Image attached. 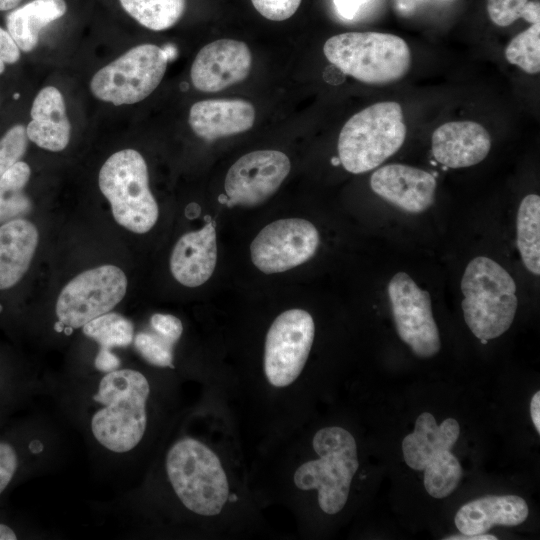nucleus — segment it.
<instances>
[{
  "label": "nucleus",
  "mask_w": 540,
  "mask_h": 540,
  "mask_svg": "<svg viewBox=\"0 0 540 540\" xmlns=\"http://www.w3.org/2000/svg\"><path fill=\"white\" fill-rule=\"evenodd\" d=\"M94 366L98 371L107 373L120 368L121 360L112 350L99 348L94 359Z\"/></svg>",
  "instance_id": "nucleus-36"
},
{
  "label": "nucleus",
  "mask_w": 540,
  "mask_h": 540,
  "mask_svg": "<svg viewBox=\"0 0 540 540\" xmlns=\"http://www.w3.org/2000/svg\"><path fill=\"white\" fill-rule=\"evenodd\" d=\"M254 121V106L242 99L203 100L194 103L189 112L193 132L207 141L245 132Z\"/></svg>",
  "instance_id": "nucleus-19"
},
{
  "label": "nucleus",
  "mask_w": 540,
  "mask_h": 540,
  "mask_svg": "<svg viewBox=\"0 0 540 540\" xmlns=\"http://www.w3.org/2000/svg\"><path fill=\"white\" fill-rule=\"evenodd\" d=\"M19 96H20V95H19L18 93L14 94V99H18Z\"/></svg>",
  "instance_id": "nucleus-43"
},
{
  "label": "nucleus",
  "mask_w": 540,
  "mask_h": 540,
  "mask_svg": "<svg viewBox=\"0 0 540 540\" xmlns=\"http://www.w3.org/2000/svg\"><path fill=\"white\" fill-rule=\"evenodd\" d=\"M85 336L98 343L100 348L112 350L127 347L134 339L132 322L119 313L108 312L82 327Z\"/></svg>",
  "instance_id": "nucleus-27"
},
{
  "label": "nucleus",
  "mask_w": 540,
  "mask_h": 540,
  "mask_svg": "<svg viewBox=\"0 0 540 540\" xmlns=\"http://www.w3.org/2000/svg\"><path fill=\"white\" fill-rule=\"evenodd\" d=\"M167 62L165 49L154 44L135 46L94 74L91 92L116 106L140 102L158 87Z\"/></svg>",
  "instance_id": "nucleus-9"
},
{
  "label": "nucleus",
  "mask_w": 540,
  "mask_h": 540,
  "mask_svg": "<svg viewBox=\"0 0 540 540\" xmlns=\"http://www.w3.org/2000/svg\"><path fill=\"white\" fill-rule=\"evenodd\" d=\"M388 296L399 338L420 358L436 355L441 341L429 292L407 273L398 272L388 284Z\"/></svg>",
  "instance_id": "nucleus-12"
},
{
  "label": "nucleus",
  "mask_w": 540,
  "mask_h": 540,
  "mask_svg": "<svg viewBox=\"0 0 540 540\" xmlns=\"http://www.w3.org/2000/svg\"><path fill=\"white\" fill-rule=\"evenodd\" d=\"M319 233L309 221L289 218L266 225L250 246L253 264L265 274L280 273L303 264L315 254Z\"/></svg>",
  "instance_id": "nucleus-13"
},
{
  "label": "nucleus",
  "mask_w": 540,
  "mask_h": 540,
  "mask_svg": "<svg viewBox=\"0 0 540 540\" xmlns=\"http://www.w3.org/2000/svg\"><path fill=\"white\" fill-rule=\"evenodd\" d=\"M19 466L16 449L9 443L0 441V495L13 480Z\"/></svg>",
  "instance_id": "nucleus-33"
},
{
  "label": "nucleus",
  "mask_w": 540,
  "mask_h": 540,
  "mask_svg": "<svg viewBox=\"0 0 540 540\" xmlns=\"http://www.w3.org/2000/svg\"><path fill=\"white\" fill-rule=\"evenodd\" d=\"M150 396L151 383L139 370L120 367L103 373L87 418L93 442L116 456L137 449L148 430Z\"/></svg>",
  "instance_id": "nucleus-1"
},
{
  "label": "nucleus",
  "mask_w": 540,
  "mask_h": 540,
  "mask_svg": "<svg viewBox=\"0 0 540 540\" xmlns=\"http://www.w3.org/2000/svg\"><path fill=\"white\" fill-rule=\"evenodd\" d=\"M22 0H0V11L15 9Z\"/></svg>",
  "instance_id": "nucleus-41"
},
{
  "label": "nucleus",
  "mask_w": 540,
  "mask_h": 540,
  "mask_svg": "<svg viewBox=\"0 0 540 540\" xmlns=\"http://www.w3.org/2000/svg\"><path fill=\"white\" fill-rule=\"evenodd\" d=\"M312 447L318 458L301 463L293 483L302 491L316 490L320 509L334 515L347 503L359 467L356 440L342 427L327 426L315 433Z\"/></svg>",
  "instance_id": "nucleus-3"
},
{
  "label": "nucleus",
  "mask_w": 540,
  "mask_h": 540,
  "mask_svg": "<svg viewBox=\"0 0 540 540\" xmlns=\"http://www.w3.org/2000/svg\"><path fill=\"white\" fill-rule=\"evenodd\" d=\"M126 289V275L114 265H102L78 274L58 296L55 307L58 331L63 327L82 328L110 312L124 298Z\"/></svg>",
  "instance_id": "nucleus-10"
},
{
  "label": "nucleus",
  "mask_w": 540,
  "mask_h": 540,
  "mask_svg": "<svg viewBox=\"0 0 540 540\" xmlns=\"http://www.w3.org/2000/svg\"><path fill=\"white\" fill-rule=\"evenodd\" d=\"M327 60L344 74L366 84L383 85L403 78L411 52L401 37L380 32H347L324 44Z\"/></svg>",
  "instance_id": "nucleus-5"
},
{
  "label": "nucleus",
  "mask_w": 540,
  "mask_h": 540,
  "mask_svg": "<svg viewBox=\"0 0 540 540\" xmlns=\"http://www.w3.org/2000/svg\"><path fill=\"white\" fill-rule=\"evenodd\" d=\"M332 163H333V165H338V164H340L339 158H333V159H332Z\"/></svg>",
  "instance_id": "nucleus-42"
},
{
  "label": "nucleus",
  "mask_w": 540,
  "mask_h": 540,
  "mask_svg": "<svg viewBox=\"0 0 540 540\" xmlns=\"http://www.w3.org/2000/svg\"><path fill=\"white\" fill-rule=\"evenodd\" d=\"M517 246L529 272L540 274V197L523 198L517 213Z\"/></svg>",
  "instance_id": "nucleus-24"
},
{
  "label": "nucleus",
  "mask_w": 540,
  "mask_h": 540,
  "mask_svg": "<svg viewBox=\"0 0 540 540\" xmlns=\"http://www.w3.org/2000/svg\"><path fill=\"white\" fill-rule=\"evenodd\" d=\"M167 481L177 500L192 514L214 517L225 508L230 484L219 456L191 436L172 443L164 461Z\"/></svg>",
  "instance_id": "nucleus-2"
},
{
  "label": "nucleus",
  "mask_w": 540,
  "mask_h": 540,
  "mask_svg": "<svg viewBox=\"0 0 540 540\" xmlns=\"http://www.w3.org/2000/svg\"><path fill=\"white\" fill-rule=\"evenodd\" d=\"M286 154L258 150L239 158L228 170L224 188L227 204L255 206L272 196L290 172Z\"/></svg>",
  "instance_id": "nucleus-14"
},
{
  "label": "nucleus",
  "mask_w": 540,
  "mask_h": 540,
  "mask_svg": "<svg viewBox=\"0 0 540 540\" xmlns=\"http://www.w3.org/2000/svg\"><path fill=\"white\" fill-rule=\"evenodd\" d=\"M150 324L154 332L173 344L179 340L183 332L182 322L171 314L156 313L151 316Z\"/></svg>",
  "instance_id": "nucleus-34"
},
{
  "label": "nucleus",
  "mask_w": 540,
  "mask_h": 540,
  "mask_svg": "<svg viewBox=\"0 0 540 540\" xmlns=\"http://www.w3.org/2000/svg\"><path fill=\"white\" fill-rule=\"evenodd\" d=\"M26 127L27 137L40 148L58 152L70 140V122L61 92L54 86L44 87L36 95Z\"/></svg>",
  "instance_id": "nucleus-21"
},
{
  "label": "nucleus",
  "mask_w": 540,
  "mask_h": 540,
  "mask_svg": "<svg viewBox=\"0 0 540 540\" xmlns=\"http://www.w3.org/2000/svg\"><path fill=\"white\" fill-rule=\"evenodd\" d=\"M529 515L526 501L517 495H489L459 508L454 522L461 534H484L494 526H517Z\"/></svg>",
  "instance_id": "nucleus-20"
},
{
  "label": "nucleus",
  "mask_w": 540,
  "mask_h": 540,
  "mask_svg": "<svg viewBox=\"0 0 540 540\" xmlns=\"http://www.w3.org/2000/svg\"><path fill=\"white\" fill-rule=\"evenodd\" d=\"M251 65L252 55L246 43L219 39L197 53L190 76L196 89L217 92L246 79Z\"/></svg>",
  "instance_id": "nucleus-15"
},
{
  "label": "nucleus",
  "mask_w": 540,
  "mask_h": 540,
  "mask_svg": "<svg viewBox=\"0 0 540 540\" xmlns=\"http://www.w3.org/2000/svg\"><path fill=\"white\" fill-rule=\"evenodd\" d=\"M375 194L412 214L426 211L434 202L436 179L431 173L404 164H388L370 178Z\"/></svg>",
  "instance_id": "nucleus-16"
},
{
  "label": "nucleus",
  "mask_w": 540,
  "mask_h": 540,
  "mask_svg": "<svg viewBox=\"0 0 540 540\" xmlns=\"http://www.w3.org/2000/svg\"><path fill=\"white\" fill-rule=\"evenodd\" d=\"M28 145L26 127L17 124L0 139V177L25 154Z\"/></svg>",
  "instance_id": "nucleus-31"
},
{
  "label": "nucleus",
  "mask_w": 540,
  "mask_h": 540,
  "mask_svg": "<svg viewBox=\"0 0 540 540\" xmlns=\"http://www.w3.org/2000/svg\"><path fill=\"white\" fill-rule=\"evenodd\" d=\"M98 184L119 225L138 234L155 225L158 205L149 188L146 162L138 151L123 149L112 154L99 171Z\"/></svg>",
  "instance_id": "nucleus-8"
},
{
  "label": "nucleus",
  "mask_w": 540,
  "mask_h": 540,
  "mask_svg": "<svg viewBox=\"0 0 540 540\" xmlns=\"http://www.w3.org/2000/svg\"><path fill=\"white\" fill-rule=\"evenodd\" d=\"M459 434L456 419L446 418L437 424L431 413L423 412L416 419L414 430L402 441L405 463L424 472V488L433 498L449 496L462 479V466L452 453Z\"/></svg>",
  "instance_id": "nucleus-7"
},
{
  "label": "nucleus",
  "mask_w": 540,
  "mask_h": 540,
  "mask_svg": "<svg viewBox=\"0 0 540 540\" xmlns=\"http://www.w3.org/2000/svg\"><path fill=\"white\" fill-rule=\"evenodd\" d=\"M406 134L400 104L375 103L344 124L338 138V158L350 173L371 171L401 148Z\"/></svg>",
  "instance_id": "nucleus-6"
},
{
  "label": "nucleus",
  "mask_w": 540,
  "mask_h": 540,
  "mask_svg": "<svg viewBox=\"0 0 540 540\" xmlns=\"http://www.w3.org/2000/svg\"><path fill=\"white\" fill-rule=\"evenodd\" d=\"M435 160L447 168H465L483 161L491 148L488 131L474 121H452L439 126L431 137Z\"/></svg>",
  "instance_id": "nucleus-17"
},
{
  "label": "nucleus",
  "mask_w": 540,
  "mask_h": 540,
  "mask_svg": "<svg viewBox=\"0 0 540 540\" xmlns=\"http://www.w3.org/2000/svg\"><path fill=\"white\" fill-rule=\"evenodd\" d=\"M20 58V49L14 39L0 27V74L5 71L6 64L16 63Z\"/></svg>",
  "instance_id": "nucleus-35"
},
{
  "label": "nucleus",
  "mask_w": 540,
  "mask_h": 540,
  "mask_svg": "<svg viewBox=\"0 0 540 540\" xmlns=\"http://www.w3.org/2000/svg\"><path fill=\"white\" fill-rule=\"evenodd\" d=\"M36 226L23 218L0 225V290L15 286L25 275L38 245Z\"/></svg>",
  "instance_id": "nucleus-22"
},
{
  "label": "nucleus",
  "mask_w": 540,
  "mask_h": 540,
  "mask_svg": "<svg viewBox=\"0 0 540 540\" xmlns=\"http://www.w3.org/2000/svg\"><path fill=\"white\" fill-rule=\"evenodd\" d=\"M66 11L65 0H32L6 15L7 31L20 50L30 52L38 44L41 29Z\"/></svg>",
  "instance_id": "nucleus-23"
},
{
  "label": "nucleus",
  "mask_w": 540,
  "mask_h": 540,
  "mask_svg": "<svg viewBox=\"0 0 540 540\" xmlns=\"http://www.w3.org/2000/svg\"><path fill=\"white\" fill-rule=\"evenodd\" d=\"M255 9L272 21L290 18L300 6L301 0H251Z\"/></svg>",
  "instance_id": "nucleus-32"
},
{
  "label": "nucleus",
  "mask_w": 540,
  "mask_h": 540,
  "mask_svg": "<svg viewBox=\"0 0 540 540\" xmlns=\"http://www.w3.org/2000/svg\"><path fill=\"white\" fill-rule=\"evenodd\" d=\"M444 540H497V537L491 534H460V535H451L443 538Z\"/></svg>",
  "instance_id": "nucleus-39"
},
{
  "label": "nucleus",
  "mask_w": 540,
  "mask_h": 540,
  "mask_svg": "<svg viewBox=\"0 0 540 540\" xmlns=\"http://www.w3.org/2000/svg\"><path fill=\"white\" fill-rule=\"evenodd\" d=\"M17 539V535L14 532V530L5 525L0 523V540H15Z\"/></svg>",
  "instance_id": "nucleus-40"
},
{
  "label": "nucleus",
  "mask_w": 540,
  "mask_h": 540,
  "mask_svg": "<svg viewBox=\"0 0 540 540\" xmlns=\"http://www.w3.org/2000/svg\"><path fill=\"white\" fill-rule=\"evenodd\" d=\"M216 261V231L211 221L200 230L179 238L171 254L170 270L182 285L197 287L211 277Z\"/></svg>",
  "instance_id": "nucleus-18"
},
{
  "label": "nucleus",
  "mask_w": 540,
  "mask_h": 540,
  "mask_svg": "<svg viewBox=\"0 0 540 540\" xmlns=\"http://www.w3.org/2000/svg\"><path fill=\"white\" fill-rule=\"evenodd\" d=\"M506 60L528 74L540 71V22L531 24L506 46Z\"/></svg>",
  "instance_id": "nucleus-28"
},
{
  "label": "nucleus",
  "mask_w": 540,
  "mask_h": 540,
  "mask_svg": "<svg viewBox=\"0 0 540 540\" xmlns=\"http://www.w3.org/2000/svg\"><path fill=\"white\" fill-rule=\"evenodd\" d=\"M490 20L500 27H506L518 19L533 24L540 22V4L537 0H487Z\"/></svg>",
  "instance_id": "nucleus-29"
},
{
  "label": "nucleus",
  "mask_w": 540,
  "mask_h": 540,
  "mask_svg": "<svg viewBox=\"0 0 540 540\" xmlns=\"http://www.w3.org/2000/svg\"><path fill=\"white\" fill-rule=\"evenodd\" d=\"M461 291L464 320L478 339H495L510 328L518 307L516 284L500 264L485 256L471 260Z\"/></svg>",
  "instance_id": "nucleus-4"
},
{
  "label": "nucleus",
  "mask_w": 540,
  "mask_h": 540,
  "mask_svg": "<svg viewBox=\"0 0 540 540\" xmlns=\"http://www.w3.org/2000/svg\"><path fill=\"white\" fill-rule=\"evenodd\" d=\"M531 420L538 434H540V392L536 391L530 402Z\"/></svg>",
  "instance_id": "nucleus-38"
},
{
  "label": "nucleus",
  "mask_w": 540,
  "mask_h": 540,
  "mask_svg": "<svg viewBox=\"0 0 540 540\" xmlns=\"http://www.w3.org/2000/svg\"><path fill=\"white\" fill-rule=\"evenodd\" d=\"M122 8L142 26L162 31L174 26L183 16L185 0H119Z\"/></svg>",
  "instance_id": "nucleus-26"
},
{
  "label": "nucleus",
  "mask_w": 540,
  "mask_h": 540,
  "mask_svg": "<svg viewBox=\"0 0 540 540\" xmlns=\"http://www.w3.org/2000/svg\"><path fill=\"white\" fill-rule=\"evenodd\" d=\"M133 342L136 350L148 363L157 367L173 368V343L164 337L156 332H140Z\"/></svg>",
  "instance_id": "nucleus-30"
},
{
  "label": "nucleus",
  "mask_w": 540,
  "mask_h": 540,
  "mask_svg": "<svg viewBox=\"0 0 540 540\" xmlns=\"http://www.w3.org/2000/svg\"><path fill=\"white\" fill-rule=\"evenodd\" d=\"M31 175L26 162L18 161L0 177V224L21 218L32 207L24 193Z\"/></svg>",
  "instance_id": "nucleus-25"
},
{
  "label": "nucleus",
  "mask_w": 540,
  "mask_h": 540,
  "mask_svg": "<svg viewBox=\"0 0 540 540\" xmlns=\"http://www.w3.org/2000/svg\"><path fill=\"white\" fill-rule=\"evenodd\" d=\"M367 0H334L335 7L338 13L346 18L352 19L360 6L364 4Z\"/></svg>",
  "instance_id": "nucleus-37"
},
{
  "label": "nucleus",
  "mask_w": 540,
  "mask_h": 540,
  "mask_svg": "<svg viewBox=\"0 0 540 540\" xmlns=\"http://www.w3.org/2000/svg\"><path fill=\"white\" fill-rule=\"evenodd\" d=\"M314 336V320L303 309H290L275 318L266 335L263 357L270 386L284 389L295 383L308 360Z\"/></svg>",
  "instance_id": "nucleus-11"
}]
</instances>
